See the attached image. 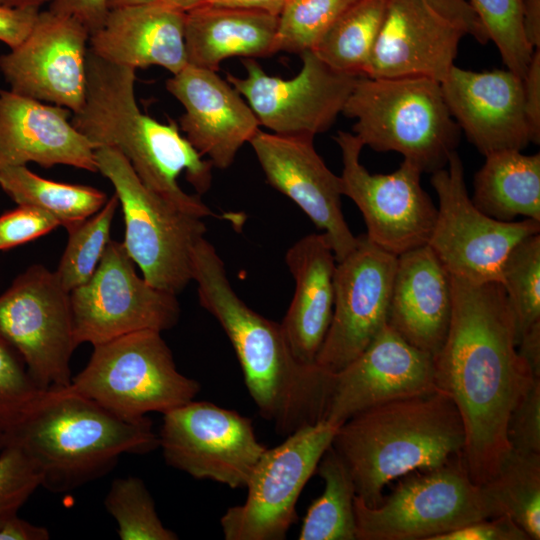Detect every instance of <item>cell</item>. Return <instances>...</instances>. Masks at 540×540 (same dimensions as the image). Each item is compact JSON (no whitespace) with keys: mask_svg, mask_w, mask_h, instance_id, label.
<instances>
[{"mask_svg":"<svg viewBox=\"0 0 540 540\" xmlns=\"http://www.w3.org/2000/svg\"><path fill=\"white\" fill-rule=\"evenodd\" d=\"M42 391L20 354L0 332V437L22 419Z\"/></svg>","mask_w":540,"mask_h":540,"instance_id":"f35d334b","label":"cell"},{"mask_svg":"<svg viewBox=\"0 0 540 540\" xmlns=\"http://www.w3.org/2000/svg\"><path fill=\"white\" fill-rule=\"evenodd\" d=\"M469 3L506 68L523 78L534 49L523 31L522 0H470Z\"/></svg>","mask_w":540,"mask_h":540,"instance_id":"74e56055","label":"cell"},{"mask_svg":"<svg viewBox=\"0 0 540 540\" xmlns=\"http://www.w3.org/2000/svg\"><path fill=\"white\" fill-rule=\"evenodd\" d=\"M89 38L75 18L39 11L24 41L0 56V71L11 91L76 113L86 97Z\"/></svg>","mask_w":540,"mask_h":540,"instance_id":"ac0fdd59","label":"cell"},{"mask_svg":"<svg viewBox=\"0 0 540 540\" xmlns=\"http://www.w3.org/2000/svg\"><path fill=\"white\" fill-rule=\"evenodd\" d=\"M435 390L433 355L386 324L359 356L333 373L324 421L339 427L374 406Z\"/></svg>","mask_w":540,"mask_h":540,"instance_id":"d6986e66","label":"cell"},{"mask_svg":"<svg viewBox=\"0 0 540 540\" xmlns=\"http://www.w3.org/2000/svg\"><path fill=\"white\" fill-rule=\"evenodd\" d=\"M158 0H107L108 9L153 3Z\"/></svg>","mask_w":540,"mask_h":540,"instance_id":"11a10c76","label":"cell"},{"mask_svg":"<svg viewBox=\"0 0 540 540\" xmlns=\"http://www.w3.org/2000/svg\"><path fill=\"white\" fill-rule=\"evenodd\" d=\"M200 305L221 325L261 417L288 436L324 421L333 373L294 356L281 324L251 309L234 291L215 247L201 238L191 252Z\"/></svg>","mask_w":540,"mask_h":540,"instance_id":"7a4b0ae2","label":"cell"},{"mask_svg":"<svg viewBox=\"0 0 540 540\" xmlns=\"http://www.w3.org/2000/svg\"><path fill=\"white\" fill-rule=\"evenodd\" d=\"M450 114L484 156L522 151L533 143L524 106L523 78L509 69L475 72L453 66L441 81Z\"/></svg>","mask_w":540,"mask_h":540,"instance_id":"44dd1931","label":"cell"},{"mask_svg":"<svg viewBox=\"0 0 540 540\" xmlns=\"http://www.w3.org/2000/svg\"><path fill=\"white\" fill-rule=\"evenodd\" d=\"M517 351L535 378H540V321L531 325L519 338Z\"/></svg>","mask_w":540,"mask_h":540,"instance_id":"681fc988","label":"cell"},{"mask_svg":"<svg viewBox=\"0 0 540 540\" xmlns=\"http://www.w3.org/2000/svg\"><path fill=\"white\" fill-rule=\"evenodd\" d=\"M522 23L525 38L535 50L540 48V0H522Z\"/></svg>","mask_w":540,"mask_h":540,"instance_id":"f907efd6","label":"cell"},{"mask_svg":"<svg viewBox=\"0 0 540 540\" xmlns=\"http://www.w3.org/2000/svg\"><path fill=\"white\" fill-rule=\"evenodd\" d=\"M397 256L366 234L336 263L334 304L315 364L336 373L359 356L387 324Z\"/></svg>","mask_w":540,"mask_h":540,"instance_id":"e0dca14e","label":"cell"},{"mask_svg":"<svg viewBox=\"0 0 540 540\" xmlns=\"http://www.w3.org/2000/svg\"><path fill=\"white\" fill-rule=\"evenodd\" d=\"M161 1L184 12H187L205 2V0H161Z\"/></svg>","mask_w":540,"mask_h":540,"instance_id":"db71d44e","label":"cell"},{"mask_svg":"<svg viewBox=\"0 0 540 540\" xmlns=\"http://www.w3.org/2000/svg\"><path fill=\"white\" fill-rule=\"evenodd\" d=\"M316 472L324 481V490L308 508L298 539L357 540L355 486L347 466L332 446L321 458Z\"/></svg>","mask_w":540,"mask_h":540,"instance_id":"1f68e13d","label":"cell"},{"mask_svg":"<svg viewBox=\"0 0 540 540\" xmlns=\"http://www.w3.org/2000/svg\"><path fill=\"white\" fill-rule=\"evenodd\" d=\"M0 188L17 205L43 210L65 229L94 215L108 200L95 187L46 179L27 166L1 170Z\"/></svg>","mask_w":540,"mask_h":540,"instance_id":"f546056e","label":"cell"},{"mask_svg":"<svg viewBox=\"0 0 540 540\" xmlns=\"http://www.w3.org/2000/svg\"><path fill=\"white\" fill-rule=\"evenodd\" d=\"M451 277L449 331L433 355L436 386L454 401L465 430L471 479L489 481L511 451L509 415L536 379L516 346L514 318L500 283Z\"/></svg>","mask_w":540,"mask_h":540,"instance_id":"6da1fadb","label":"cell"},{"mask_svg":"<svg viewBox=\"0 0 540 540\" xmlns=\"http://www.w3.org/2000/svg\"><path fill=\"white\" fill-rule=\"evenodd\" d=\"M52 0H0V5L13 8H32L38 9L49 4Z\"/></svg>","mask_w":540,"mask_h":540,"instance_id":"f5cc1de1","label":"cell"},{"mask_svg":"<svg viewBox=\"0 0 540 540\" xmlns=\"http://www.w3.org/2000/svg\"><path fill=\"white\" fill-rule=\"evenodd\" d=\"M41 486V476L25 455L15 445L0 448V526L11 517Z\"/></svg>","mask_w":540,"mask_h":540,"instance_id":"ab89813d","label":"cell"},{"mask_svg":"<svg viewBox=\"0 0 540 540\" xmlns=\"http://www.w3.org/2000/svg\"><path fill=\"white\" fill-rule=\"evenodd\" d=\"M49 531L34 525L18 515L8 519L0 526V540H48Z\"/></svg>","mask_w":540,"mask_h":540,"instance_id":"c3c4849f","label":"cell"},{"mask_svg":"<svg viewBox=\"0 0 540 540\" xmlns=\"http://www.w3.org/2000/svg\"><path fill=\"white\" fill-rule=\"evenodd\" d=\"M285 262L295 290L280 324L296 359L314 365L332 318L337 261L326 235L320 233L296 241Z\"/></svg>","mask_w":540,"mask_h":540,"instance_id":"4316f807","label":"cell"},{"mask_svg":"<svg viewBox=\"0 0 540 540\" xmlns=\"http://www.w3.org/2000/svg\"><path fill=\"white\" fill-rule=\"evenodd\" d=\"M0 332L41 390L71 384L74 337L70 292L55 272L33 264L0 294Z\"/></svg>","mask_w":540,"mask_h":540,"instance_id":"8fae6325","label":"cell"},{"mask_svg":"<svg viewBox=\"0 0 540 540\" xmlns=\"http://www.w3.org/2000/svg\"><path fill=\"white\" fill-rule=\"evenodd\" d=\"M299 55L302 66L293 78L268 75L253 58H246L245 77L227 73L226 80L272 133L314 137L342 113L357 77L330 68L311 50Z\"/></svg>","mask_w":540,"mask_h":540,"instance_id":"2e32d148","label":"cell"},{"mask_svg":"<svg viewBox=\"0 0 540 540\" xmlns=\"http://www.w3.org/2000/svg\"><path fill=\"white\" fill-rule=\"evenodd\" d=\"M511 450L520 453H540V379L511 411L506 427Z\"/></svg>","mask_w":540,"mask_h":540,"instance_id":"60d3db41","label":"cell"},{"mask_svg":"<svg viewBox=\"0 0 540 540\" xmlns=\"http://www.w3.org/2000/svg\"><path fill=\"white\" fill-rule=\"evenodd\" d=\"M466 32L423 0H387L363 76L428 77L441 82Z\"/></svg>","mask_w":540,"mask_h":540,"instance_id":"7402d4cb","label":"cell"},{"mask_svg":"<svg viewBox=\"0 0 540 540\" xmlns=\"http://www.w3.org/2000/svg\"><path fill=\"white\" fill-rule=\"evenodd\" d=\"M185 15L161 0L111 9L90 34L89 49L117 65L135 70L160 66L175 75L188 65Z\"/></svg>","mask_w":540,"mask_h":540,"instance_id":"d4e9b609","label":"cell"},{"mask_svg":"<svg viewBox=\"0 0 540 540\" xmlns=\"http://www.w3.org/2000/svg\"><path fill=\"white\" fill-rule=\"evenodd\" d=\"M107 512L117 523L121 540H176L166 528L144 481L135 476L113 480L104 500Z\"/></svg>","mask_w":540,"mask_h":540,"instance_id":"d590c367","label":"cell"},{"mask_svg":"<svg viewBox=\"0 0 540 540\" xmlns=\"http://www.w3.org/2000/svg\"><path fill=\"white\" fill-rule=\"evenodd\" d=\"M313 138L263 132L249 143L267 182L291 199L326 235L336 261L356 246L341 205L342 184L316 152Z\"/></svg>","mask_w":540,"mask_h":540,"instance_id":"ffe728a7","label":"cell"},{"mask_svg":"<svg viewBox=\"0 0 540 540\" xmlns=\"http://www.w3.org/2000/svg\"><path fill=\"white\" fill-rule=\"evenodd\" d=\"M524 106L534 144L540 142V50L535 49L523 77Z\"/></svg>","mask_w":540,"mask_h":540,"instance_id":"7dc6e473","label":"cell"},{"mask_svg":"<svg viewBox=\"0 0 540 540\" xmlns=\"http://www.w3.org/2000/svg\"><path fill=\"white\" fill-rule=\"evenodd\" d=\"M278 17L257 10L201 4L185 15L188 65L218 71L230 57L275 53Z\"/></svg>","mask_w":540,"mask_h":540,"instance_id":"83f0119b","label":"cell"},{"mask_svg":"<svg viewBox=\"0 0 540 540\" xmlns=\"http://www.w3.org/2000/svg\"><path fill=\"white\" fill-rule=\"evenodd\" d=\"M341 114L363 146L398 152L421 173L444 168L460 139L441 82L428 77L359 76Z\"/></svg>","mask_w":540,"mask_h":540,"instance_id":"8992f818","label":"cell"},{"mask_svg":"<svg viewBox=\"0 0 540 540\" xmlns=\"http://www.w3.org/2000/svg\"><path fill=\"white\" fill-rule=\"evenodd\" d=\"M433 540H530L523 529L508 515L481 519Z\"/></svg>","mask_w":540,"mask_h":540,"instance_id":"7bdbcfd3","label":"cell"},{"mask_svg":"<svg viewBox=\"0 0 540 540\" xmlns=\"http://www.w3.org/2000/svg\"><path fill=\"white\" fill-rule=\"evenodd\" d=\"M40 10L0 5V42L17 47L31 31Z\"/></svg>","mask_w":540,"mask_h":540,"instance_id":"bcb514c9","label":"cell"},{"mask_svg":"<svg viewBox=\"0 0 540 540\" xmlns=\"http://www.w3.org/2000/svg\"><path fill=\"white\" fill-rule=\"evenodd\" d=\"M15 445L41 476V486L68 492L108 474L123 454L159 448L149 418L130 421L65 388L43 390L22 419L0 437Z\"/></svg>","mask_w":540,"mask_h":540,"instance_id":"277c9868","label":"cell"},{"mask_svg":"<svg viewBox=\"0 0 540 540\" xmlns=\"http://www.w3.org/2000/svg\"><path fill=\"white\" fill-rule=\"evenodd\" d=\"M67 388L138 421L194 400L200 383L178 371L161 332L143 330L93 346L87 365Z\"/></svg>","mask_w":540,"mask_h":540,"instance_id":"52a82bcc","label":"cell"},{"mask_svg":"<svg viewBox=\"0 0 540 540\" xmlns=\"http://www.w3.org/2000/svg\"><path fill=\"white\" fill-rule=\"evenodd\" d=\"M474 205L494 219L540 222V154L501 150L485 156L474 177Z\"/></svg>","mask_w":540,"mask_h":540,"instance_id":"f1b7e54d","label":"cell"},{"mask_svg":"<svg viewBox=\"0 0 540 540\" xmlns=\"http://www.w3.org/2000/svg\"><path fill=\"white\" fill-rule=\"evenodd\" d=\"M357 540H433L469 523L500 515L475 483L462 454L405 481L375 507L354 499Z\"/></svg>","mask_w":540,"mask_h":540,"instance_id":"9c48e42d","label":"cell"},{"mask_svg":"<svg viewBox=\"0 0 540 540\" xmlns=\"http://www.w3.org/2000/svg\"><path fill=\"white\" fill-rule=\"evenodd\" d=\"M60 226L50 214L35 207L17 205L0 214V251L38 239Z\"/></svg>","mask_w":540,"mask_h":540,"instance_id":"b9f144b4","label":"cell"},{"mask_svg":"<svg viewBox=\"0 0 540 540\" xmlns=\"http://www.w3.org/2000/svg\"><path fill=\"white\" fill-rule=\"evenodd\" d=\"M338 427L320 421L266 449L253 468L243 504L220 519L226 540H283L296 521V504L332 444Z\"/></svg>","mask_w":540,"mask_h":540,"instance_id":"7c38bea8","label":"cell"},{"mask_svg":"<svg viewBox=\"0 0 540 540\" xmlns=\"http://www.w3.org/2000/svg\"><path fill=\"white\" fill-rule=\"evenodd\" d=\"M438 14L461 27L480 44L489 41L488 35L467 0H423Z\"/></svg>","mask_w":540,"mask_h":540,"instance_id":"ee69618b","label":"cell"},{"mask_svg":"<svg viewBox=\"0 0 540 540\" xmlns=\"http://www.w3.org/2000/svg\"><path fill=\"white\" fill-rule=\"evenodd\" d=\"M482 485L501 514L510 516L530 540L540 539V453L511 450Z\"/></svg>","mask_w":540,"mask_h":540,"instance_id":"d6a6232c","label":"cell"},{"mask_svg":"<svg viewBox=\"0 0 540 540\" xmlns=\"http://www.w3.org/2000/svg\"><path fill=\"white\" fill-rule=\"evenodd\" d=\"M464 444L459 411L438 389L355 414L337 428L331 446L347 466L356 496L375 507L391 481L442 466L462 454Z\"/></svg>","mask_w":540,"mask_h":540,"instance_id":"5b68a950","label":"cell"},{"mask_svg":"<svg viewBox=\"0 0 540 540\" xmlns=\"http://www.w3.org/2000/svg\"><path fill=\"white\" fill-rule=\"evenodd\" d=\"M48 9L75 18L90 34L103 25L109 12L107 0H52Z\"/></svg>","mask_w":540,"mask_h":540,"instance_id":"f6af8a7d","label":"cell"},{"mask_svg":"<svg viewBox=\"0 0 540 540\" xmlns=\"http://www.w3.org/2000/svg\"><path fill=\"white\" fill-rule=\"evenodd\" d=\"M97 172L114 187L122 208L127 254L152 286L177 295L190 281L191 252L205 237L201 218L188 215L151 191L116 149H95Z\"/></svg>","mask_w":540,"mask_h":540,"instance_id":"ba28073f","label":"cell"},{"mask_svg":"<svg viewBox=\"0 0 540 540\" xmlns=\"http://www.w3.org/2000/svg\"><path fill=\"white\" fill-rule=\"evenodd\" d=\"M135 71L88 49L85 102L72 114V124L96 148L118 150L144 185L178 210L201 219L215 216L200 199L211 187V161L202 158L174 121L161 123L142 113Z\"/></svg>","mask_w":540,"mask_h":540,"instance_id":"3957f363","label":"cell"},{"mask_svg":"<svg viewBox=\"0 0 540 540\" xmlns=\"http://www.w3.org/2000/svg\"><path fill=\"white\" fill-rule=\"evenodd\" d=\"M447 168L431 173L438 197L428 246L448 274L471 283L500 282L509 252L524 238L540 233V222H504L481 212L468 195L463 163L453 152Z\"/></svg>","mask_w":540,"mask_h":540,"instance_id":"30bf717a","label":"cell"},{"mask_svg":"<svg viewBox=\"0 0 540 540\" xmlns=\"http://www.w3.org/2000/svg\"><path fill=\"white\" fill-rule=\"evenodd\" d=\"M72 111L0 89V171L34 162L97 172L95 145L71 122Z\"/></svg>","mask_w":540,"mask_h":540,"instance_id":"cb8c5ba5","label":"cell"},{"mask_svg":"<svg viewBox=\"0 0 540 540\" xmlns=\"http://www.w3.org/2000/svg\"><path fill=\"white\" fill-rule=\"evenodd\" d=\"M451 277L428 245L397 256L387 324L413 346L435 355L447 337Z\"/></svg>","mask_w":540,"mask_h":540,"instance_id":"484cf974","label":"cell"},{"mask_svg":"<svg viewBox=\"0 0 540 540\" xmlns=\"http://www.w3.org/2000/svg\"><path fill=\"white\" fill-rule=\"evenodd\" d=\"M356 0H288L278 16L275 53L311 50Z\"/></svg>","mask_w":540,"mask_h":540,"instance_id":"8d00e7d4","label":"cell"},{"mask_svg":"<svg viewBox=\"0 0 540 540\" xmlns=\"http://www.w3.org/2000/svg\"><path fill=\"white\" fill-rule=\"evenodd\" d=\"M342 157V195L358 207L367 237L383 250L399 256L428 244L437 207L421 187V171L410 161L389 174H371L360 162L364 147L352 133L334 137Z\"/></svg>","mask_w":540,"mask_h":540,"instance_id":"9a60e30c","label":"cell"},{"mask_svg":"<svg viewBox=\"0 0 540 540\" xmlns=\"http://www.w3.org/2000/svg\"><path fill=\"white\" fill-rule=\"evenodd\" d=\"M167 91L185 108L179 127L213 167H230L260 123L244 97L216 71L187 65L168 78Z\"/></svg>","mask_w":540,"mask_h":540,"instance_id":"603a6c76","label":"cell"},{"mask_svg":"<svg viewBox=\"0 0 540 540\" xmlns=\"http://www.w3.org/2000/svg\"><path fill=\"white\" fill-rule=\"evenodd\" d=\"M118 206L114 193L98 212L66 229L67 244L54 272L67 291L87 282L95 272L111 240V226Z\"/></svg>","mask_w":540,"mask_h":540,"instance_id":"836d02e7","label":"cell"},{"mask_svg":"<svg viewBox=\"0 0 540 540\" xmlns=\"http://www.w3.org/2000/svg\"><path fill=\"white\" fill-rule=\"evenodd\" d=\"M70 299L78 346L143 330L163 332L180 318L176 295L140 277L122 242L113 239L93 275L70 292Z\"/></svg>","mask_w":540,"mask_h":540,"instance_id":"4fadbf2b","label":"cell"},{"mask_svg":"<svg viewBox=\"0 0 540 540\" xmlns=\"http://www.w3.org/2000/svg\"><path fill=\"white\" fill-rule=\"evenodd\" d=\"M499 283L513 314L517 346L520 336L540 321V233L524 238L509 252Z\"/></svg>","mask_w":540,"mask_h":540,"instance_id":"e575fe53","label":"cell"},{"mask_svg":"<svg viewBox=\"0 0 540 540\" xmlns=\"http://www.w3.org/2000/svg\"><path fill=\"white\" fill-rule=\"evenodd\" d=\"M159 448L167 465L195 479L244 488L267 449L252 420L207 401H190L163 414Z\"/></svg>","mask_w":540,"mask_h":540,"instance_id":"5bb4252c","label":"cell"},{"mask_svg":"<svg viewBox=\"0 0 540 540\" xmlns=\"http://www.w3.org/2000/svg\"><path fill=\"white\" fill-rule=\"evenodd\" d=\"M288 0H205L203 4L262 11L279 16Z\"/></svg>","mask_w":540,"mask_h":540,"instance_id":"816d5d0a","label":"cell"},{"mask_svg":"<svg viewBox=\"0 0 540 540\" xmlns=\"http://www.w3.org/2000/svg\"><path fill=\"white\" fill-rule=\"evenodd\" d=\"M387 0H356L311 51L330 68L363 76L386 10Z\"/></svg>","mask_w":540,"mask_h":540,"instance_id":"4dcf8cb0","label":"cell"}]
</instances>
